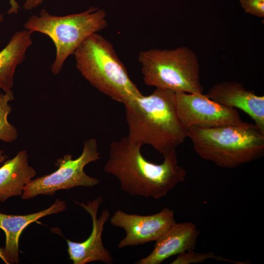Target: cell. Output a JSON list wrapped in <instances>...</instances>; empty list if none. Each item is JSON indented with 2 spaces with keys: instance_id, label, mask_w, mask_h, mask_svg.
Returning <instances> with one entry per match:
<instances>
[{
  "instance_id": "10",
  "label": "cell",
  "mask_w": 264,
  "mask_h": 264,
  "mask_svg": "<svg viewBox=\"0 0 264 264\" xmlns=\"http://www.w3.org/2000/svg\"><path fill=\"white\" fill-rule=\"evenodd\" d=\"M103 201V197L99 196L86 204L76 202L89 214L92 227L89 236L84 242L66 240L69 259L74 264H86L95 261L107 264L113 263L111 253L103 245L102 238L105 224L110 216V212L108 209H104L97 217L98 209Z\"/></svg>"
},
{
  "instance_id": "15",
  "label": "cell",
  "mask_w": 264,
  "mask_h": 264,
  "mask_svg": "<svg viewBox=\"0 0 264 264\" xmlns=\"http://www.w3.org/2000/svg\"><path fill=\"white\" fill-rule=\"evenodd\" d=\"M32 34L25 29L16 32L0 51V89L4 92L12 91L16 69L32 44Z\"/></svg>"
},
{
  "instance_id": "9",
  "label": "cell",
  "mask_w": 264,
  "mask_h": 264,
  "mask_svg": "<svg viewBox=\"0 0 264 264\" xmlns=\"http://www.w3.org/2000/svg\"><path fill=\"white\" fill-rule=\"evenodd\" d=\"M110 222L126 232L125 237L118 244V248H122L156 241L176 221L174 211L164 208L150 215L130 214L117 210Z\"/></svg>"
},
{
  "instance_id": "6",
  "label": "cell",
  "mask_w": 264,
  "mask_h": 264,
  "mask_svg": "<svg viewBox=\"0 0 264 264\" xmlns=\"http://www.w3.org/2000/svg\"><path fill=\"white\" fill-rule=\"evenodd\" d=\"M138 61L147 86L174 92L203 94L198 60L189 47L144 50L139 53Z\"/></svg>"
},
{
  "instance_id": "22",
  "label": "cell",
  "mask_w": 264,
  "mask_h": 264,
  "mask_svg": "<svg viewBox=\"0 0 264 264\" xmlns=\"http://www.w3.org/2000/svg\"><path fill=\"white\" fill-rule=\"evenodd\" d=\"M6 158V156L4 154V151L0 150V163L4 161Z\"/></svg>"
},
{
  "instance_id": "18",
  "label": "cell",
  "mask_w": 264,
  "mask_h": 264,
  "mask_svg": "<svg viewBox=\"0 0 264 264\" xmlns=\"http://www.w3.org/2000/svg\"><path fill=\"white\" fill-rule=\"evenodd\" d=\"M246 13L264 17V0H239Z\"/></svg>"
},
{
  "instance_id": "11",
  "label": "cell",
  "mask_w": 264,
  "mask_h": 264,
  "mask_svg": "<svg viewBox=\"0 0 264 264\" xmlns=\"http://www.w3.org/2000/svg\"><path fill=\"white\" fill-rule=\"evenodd\" d=\"M225 107L239 109L247 113L264 133V96L246 89L239 82L226 81L214 85L205 94Z\"/></svg>"
},
{
  "instance_id": "3",
  "label": "cell",
  "mask_w": 264,
  "mask_h": 264,
  "mask_svg": "<svg viewBox=\"0 0 264 264\" xmlns=\"http://www.w3.org/2000/svg\"><path fill=\"white\" fill-rule=\"evenodd\" d=\"M195 152L223 168H234L264 154V133L255 124L226 125L187 131Z\"/></svg>"
},
{
  "instance_id": "17",
  "label": "cell",
  "mask_w": 264,
  "mask_h": 264,
  "mask_svg": "<svg viewBox=\"0 0 264 264\" xmlns=\"http://www.w3.org/2000/svg\"><path fill=\"white\" fill-rule=\"evenodd\" d=\"M176 258L171 263L172 264H190L203 263L209 259H214L218 261H231L223 259L216 256L213 252H210L207 253L196 252L194 250L185 252L177 255Z\"/></svg>"
},
{
  "instance_id": "19",
  "label": "cell",
  "mask_w": 264,
  "mask_h": 264,
  "mask_svg": "<svg viewBox=\"0 0 264 264\" xmlns=\"http://www.w3.org/2000/svg\"><path fill=\"white\" fill-rule=\"evenodd\" d=\"M10 8L8 11V14H17L20 6L16 0H9ZM3 20V15L0 13V22Z\"/></svg>"
},
{
  "instance_id": "12",
  "label": "cell",
  "mask_w": 264,
  "mask_h": 264,
  "mask_svg": "<svg viewBox=\"0 0 264 264\" xmlns=\"http://www.w3.org/2000/svg\"><path fill=\"white\" fill-rule=\"evenodd\" d=\"M200 231L191 222L174 223L155 242L154 249L136 264H159L171 256L194 250Z\"/></svg>"
},
{
  "instance_id": "20",
  "label": "cell",
  "mask_w": 264,
  "mask_h": 264,
  "mask_svg": "<svg viewBox=\"0 0 264 264\" xmlns=\"http://www.w3.org/2000/svg\"><path fill=\"white\" fill-rule=\"evenodd\" d=\"M35 0H25L23 4V8L26 10H31L34 7Z\"/></svg>"
},
{
  "instance_id": "14",
  "label": "cell",
  "mask_w": 264,
  "mask_h": 264,
  "mask_svg": "<svg viewBox=\"0 0 264 264\" xmlns=\"http://www.w3.org/2000/svg\"><path fill=\"white\" fill-rule=\"evenodd\" d=\"M36 175L35 169L29 165L25 150L6 161L0 167V202L22 196L24 187Z\"/></svg>"
},
{
  "instance_id": "7",
  "label": "cell",
  "mask_w": 264,
  "mask_h": 264,
  "mask_svg": "<svg viewBox=\"0 0 264 264\" xmlns=\"http://www.w3.org/2000/svg\"><path fill=\"white\" fill-rule=\"evenodd\" d=\"M95 138L87 140L84 143L81 154L73 159L71 154L64 155L56 163L57 169L48 174L32 179L24 187L21 198H32L40 195L52 196L58 191L76 187H92L98 184L99 180L88 175L85 166L100 158Z\"/></svg>"
},
{
  "instance_id": "4",
  "label": "cell",
  "mask_w": 264,
  "mask_h": 264,
  "mask_svg": "<svg viewBox=\"0 0 264 264\" xmlns=\"http://www.w3.org/2000/svg\"><path fill=\"white\" fill-rule=\"evenodd\" d=\"M73 54L76 67L84 78L114 101L125 104L142 94L112 44L101 35L89 36Z\"/></svg>"
},
{
  "instance_id": "5",
  "label": "cell",
  "mask_w": 264,
  "mask_h": 264,
  "mask_svg": "<svg viewBox=\"0 0 264 264\" xmlns=\"http://www.w3.org/2000/svg\"><path fill=\"white\" fill-rule=\"evenodd\" d=\"M107 26L105 11L95 7L64 16L52 15L43 9L24 24V29L45 34L53 42L56 56L51 70L54 75L61 71L66 59L88 37Z\"/></svg>"
},
{
  "instance_id": "13",
  "label": "cell",
  "mask_w": 264,
  "mask_h": 264,
  "mask_svg": "<svg viewBox=\"0 0 264 264\" xmlns=\"http://www.w3.org/2000/svg\"><path fill=\"white\" fill-rule=\"evenodd\" d=\"M66 209V202L57 199L48 208L30 214L12 215L0 213V228L5 234V245L3 248L8 264L19 263V237L28 225L44 217L63 212Z\"/></svg>"
},
{
  "instance_id": "21",
  "label": "cell",
  "mask_w": 264,
  "mask_h": 264,
  "mask_svg": "<svg viewBox=\"0 0 264 264\" xmlns=\"http://www.w3.org/2000/svg\"><path fill=\"white\" fill-rule=\"evenodd\" d=\"M0 259L6 264H8V263L6 259L4 248L0 247Z\"/></svg>"
},
{
  "instance_id": "2",
  "label": "cell",
  "mask_w": 264,
  "mask_h": 264,
  "mask_svg": "<svg viewBox=\"0 0 264 264\" xmlns=\"http://www.w3.org/2000/svg\"><path fill=\"white\" fill-rule=\"evenodd\" d=\"M175 93L156 88L151 94H142L124 104L130 141L149 145L162 155L185 141L187 131L177 116Z\"/></svg>"
},
{
  "instance_id": "16",
  "label": "cell",
  "mask_w": 264,
  "mask_h": 264,
  "mask_svg": "<svg viewBox=\"0 0 264 264\" xmlns=\"http://www.w3.org/2000/svg\"><path fill=\"white\" fill-rule=\"evenodd\" d=\"M14 99L13 91L0 93V140L12 142L18 137L16 128L8 120V116L12 110L9 104Z\"/></svg>"
},
{
  "instance_id": "23",
  "label": "cell",
  "mask_w": 264,
  "mask_h": 264,
  "mask_svg": "<svg viewBox=\"0 0 264 264\" xmlns=\"http://www.w3.org/2000/svg\"><path fill=\"white\" fill-rule=\"evenodd\" d=\"M44 0H35L34 7H35L38 6L39 4L42 3Z\"/></svg>"
},
{
  "instance_id": "8",
  "label": "cell",
  "mask_w": 264,
  "mask_h": 264,
  "mask_svg": "<svg viewBox=\"0 0 264 264\" xmlns=\"http://www.w3.org/2000/svg\"><path fill=\"white\" fill-rule=\"evenodd\" d=\"M174 102L178 118L187 131L245 123L236 109L214 101L203 93L175 92Z\"/></svg>"
},
{
  "instance_id": "1",
  "label": "cell",
  "mask_w": 264,
  "mask_h": 264,
  "mask_svg": "<svg viewBox=\"0 0 264 264\" xmlns=\"http://www.w3.org/2000/svg\"><path fill=\"white\" fill-rule=\"evenodd\" d=\"M141 147L127 136L112 141L104 171L117 178L123 192L158 199L184 181L187 172L178 165L176 149L163 155L162 163L155 164L143 156Z\"/></svg>"
}]
</instances>
